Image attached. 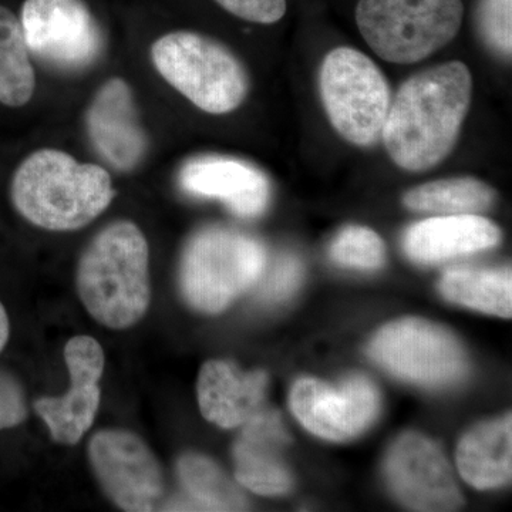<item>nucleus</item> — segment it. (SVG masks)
Instances as JSON below:
<instances>
[{"label": "nucleus", "mask_w": 512, "mask_h": 512, "mask_svg": "<svg viewBox=\"0 0 512 512\" xmlns=\"http://www.w3.org/2000/svg\"><path fill=\"white\" fill-rule=\"evenodd\" d=\"M473 79L461 62L414 74L390 103L382 140L390 158L407 171L436 167L453 151L470 110Z\"/></svg>", "instance_id": "f257e3e1"}, {"label": "nucleus", "mask_w": 512, "mask_h": 512, "mask_svg": "<svg viewBox=\"0 0 512 512\" xmlns=\"http://www.w3.org/2000/svg\"><path fill=\"white\" fill-rule=\"evenodd\" d=\"M116 191L104 168L55 148L30 154L15 171L10 198L25 220L47 231H76L109 208Z\"/></svg>", "instance_id": "f03ea898"}, {"label": "nucleus", "mask_w": 512, "mask_h": 512, "mask_svg": "<svg viewBox=\"0 0 512 512\" xmlns=\"http://www.w3.org/2000/svg\"><path fill=\"white\" fill-rule=\"evenodd\" d=\"M148 242L130 221L101 229L77 266V292L84 308L110 329H127L150 306Z\"/></svg>", "instance_id": "7ed1b4c3"}, {"label": "nucleus", "mask_w": 512, "mask_h": 512, "mask_svg": "<svg viewBox=\"0 0 512 512\" xmlns=\"http://www.w3.org/2000/svg\"><path fill=\"white\" fill-rule=\"evenodd\" d=\"M151 59L165 82L205 113H231L247 99V70L211 37L188 30L168 33L151 46Z\"/></svg>", "instance_id": "20e7f679"}, {"label": "nucleus", "mask_w": 512, "mask_h": 512, "mask_svg": "<svg viewBox=\"0 0 512 512\" xmlns=\"http://www.w3.org/2000/svg\"><path fill=\"white\" fill-rule=\"evenodd\" d=\"M461 0H359L357 28L380 59L413 64L447 46L463 23Z\"/></svg>", "instance_id": "39448f33"}, {"label": "nucleus", "mask_w": 512, "mask_h": 512, "mask_svg": "<svg viewBox=\"0 0 512 512\" xmlns=\"http://www.w3.org/2000/svg\"><path fill=\"white\" fill-rule=\"evenodd\" d=\"M265 266V248L256 239L227 228L202 229L181 259V292L197 311L222 312L261 279Z\"/></svg>", "instance_id": "423d86ee"}, {"label": "nucleus", "mask_w": 512, "mask_h": 512, "mask_svg": "<svg viewBox=\"0 0 512 512\" xmlns=\"http://www.w3.org/2000/svg\"><path fill=\"white\" fill-rule=\"evenodd\" d=\"M319 86L323 107L340 136L355 146L379 141L392 92L373 60L353 47L333 49L320 67Z\"/></svg>", "instance_id": "0eeeda50"}, {"label": "nucleus", "mask_w": 512, "mask_h": 512, "mask_svg": "<svg viewBox=\"0 0 512 512\" xmlns=\"http://www.w3.org/2000/svg\"><path fill=\"white\" fill-rule=\"evenodd\" d=\"M370 355L393 375L424 386H450L468 372L467 356L456 336L429 320L389 323L373 339Z\"/></svg>", "instance_id": "6e6552de"}, {"label": "nucleus", "mask_w": 512, "mask_h": 512, "mask_svg": "<svg viewBox=\"0 0 512 512\" xmlns=\"http://www.w3.org/2000/svg\"><path fill=\"white\" fill-rule=\"evenodd\" d=\"M20 23L29 52L53 66L84 69L103 52V32L83 0H25Z\"/></svg>", "instance_id": "1a4fd4ad"}, {"label": "nucleus", "mask_w": 512, "mask_h": 512, "mask_svg": "<svg viewBox=\"0 0 512 512\" xmlns=\"http://www.w3.org/2000/svg\"><path fill=\"white\" fill-rule=\"evenodd\" d=\"M94 476L121 510L154 511L164 495V474L153 451L130 431H99L90 440Z\"/></svg>", "instance_id": "9d476101"}, {"label": "nucleus", "mask_w": 512, "mask_h": 512, "mask_svg": "<svg viewBox=\"0 0 512 512\" xmlns=\"http://www.w3.org/2000/svg\"><path fill=\"white\" fill-rule=\"evenodd\" d=\"M289 402L306 429L330 441H345L362 433L380 407L375 384L363 376L349 377L339 389L316 379L298 380Z\"/></svg>", "instance_id": "9b49d317"}, {"label": "nucleus", "mask_w": 512, "mask_h": 512, "mask_svg": "<svg viewBox=\"0 0 512 512\" xmlns=\"http://www.w3.org/2000/svg\"><path fill=\"white\" fill-rule=\"evenodd\" d=\"M386 476L394 495L410 510L454 511L463 503L446 457L420 434H403L394 443L386 460Z\"/></svg>", "instance_id": "f8f14e48"}, {"label": "nucleus", "mask_w": 512, "mask_h": 512, "mask_svg": "<svg viewBox=\"0 0 512 512\" xmlns=\"http://www.w3.org/2000/svg\"><path fill=\"white\" fill-rule=\"evenodd\" d=\"M69 369V392L60 397H42L35 410L45 421L53 440L74 446L93 426L100 406L99 382L104 372L103 348L90 336H76L64 348Z\"/></svg>", "instance_id": "ddd939ff"}, {"label": "nucleus", "mask_w": 512, "mask_h": 512, "mask_svg": "<svg viewBox=\"0 0 512 512\" xmlns=\"http://www.w3.org/2000/svg\"><path fill=\"white\" fill-rule=\"evenodd\" d=\"M86 128L97 153L116 170H134L146 157L148 140L133 90L119 77L97 90L87 109Z\"/></svg>", "instance_id": "4468645a"}, {"label": "nucleus", "mask_w": 512, "mask_h": 512, "mask_svg": "<svg viewBox=\"0 0 512 512\" xmlns=\"http://www.w3.org/2000/svg\"><path fill=\"white\" fill-rule=\"evenodd\" d=\"M241 427L232 453L238 483L256 494L288 493L292 478L282 451L289 437L281 414L264 407Z\"/></svg>", "instance_id": "2eb2a0df"}, {"label": "nucleus", "mask_w": 512, "mask_h": 512, "mask_svg": "<svg viewBox=\"0 0 512 512\" xmlns=\"http://www.w3.org/2000/svg\"><path fill=\"white\" fill-rule=\"evenodd\" d=\"M180 183L192 195L224 202L241 218L261 215L271 195L266 175L237 158L210 156L188 161L181 170Z\"/></svg>", "instance_id": "dca6fc26"}, {"label": "nucleus", "mask_w": 512, "mask_h": 512, "mask_svg": "<svg viewBox=\"0 0 512 512\" xmlns=\"http://www.w3.org/2000/svg\"><path fill=\"white\" fill-rule=\"evenodd\" d=\"M268 376L261 370L242 372L227 360H210L197 382L202 416L222 429L244 426L264 409Z\"/></svg>", "instance_id": "f3484780"}, {"label": "nucleus", "mask_w": 512, "mask_h": 512, "mask_svg": "<svg viewBox=\"0 0 512 512\" xmlns=\"http://www.w3.org/2000/svg\"><path fill=\"white\" fill-rule=\"evenodd\" d=\"M500 241V229L487 218L476 214L441 215L407 229L403 247L412 261L436 264L494 248Z\"/></svg>", "instance_id": "a211bd4d"}, {"label": "nucleus", "mask_w": 512, "mask_h": 512, "mask_svg": "<svg viewBox=\"0 0 512 512\" xmlns=\"http://www.w3.org/2000/svg\"><path fill=\"white\" fill-rule=\"evenodd\" d=\"M456 457L461 477L478 490L507 484L512 476L511 414L468 431Z\"/></svg>", "instance_id": "6ab92c4d"}, {"label": "nucleus", "mask_w": 512, "mask_h": 512, "mask_svg": "<svg viewBox=\"0 0 512 512\" xmlns=\"http://www.w3.org/2000/svg\"><path fill=\"white\" fill-rule=\"evenodd\" d=\"M439 288L448 301L501 318L512 316L511 269H448Z\"/></svg>", "instance_id": "aec40b11"}, {"label": "nucleus", "mask_w": 512, "mask_h": 512, "mask_svg": "<svg viewBox=\"0 0 512 512\" xmlns=\"http://www.w3.org/2000/svg\"><path fill=\"white\" fill-rule=\"evenodd\" d=\"M35 90L36 74L22 23L0 6V103L18 109L32 100Z\"/></svg>", "instance_id": "412c9836"}, {"label": "nucleus", "mask_w": 512, "mask_h": 512, "mask_svg": "<svg viewBox=\"0 0 512 512\" xmlns=\"http://www.w3.org/2000/svg\"><path fill=\"white\" fill-rule=\"evenodd\" d=\"M494 200L493 188L471 177L431 181L412 188L403 197L410 210L441 215L477 214L488 210Z\"/></svg>", "instance_id": "4be33fe9"}, {"label": "nucleus", "mask_w": 512, "mask_h": 512, "mask_svg": "<svg viewBox=\"0 0 512 512\" xmlns=\"http://www.w3.org/2000/svg\"><path fill=\"white\" fill-rule=\"evenodd\" d=\"M177 471L184 490L194 500L197 510H247L245 495L210 458L185 454L178 460Z\"/></svg>", "instance_id": "5701e85b"}, {"label": "nucleus", "mask_w": 512, "mask_h": 512, "mask_svg": "<svg viewBox=\"0 0 512 512\" xmlns=\"http://www.w3.org/2000/svg\"><path fill=\"white\" fill-rule=\"evenodd\" d=\"M333 261L350 268L376 269L384 262L382 238L370 228L352 225L343 229L330 247Z\"/></svg>", "instance_id": "b1692460"}, {"label": "nucleus", "mask_w": 512, "mask_h": 512, "mask_svg": "<svg viewBox=\"0 0 512 512\" xmlns=\"http://www.w3.org/2000/svg\"><path fill=\"white\" fill-rule=\"evenodd\" d=\"M478 26L487 45L498 55L512 52V0H480Z\"/></svg>", "instance_id": "393cba45"}, {"label": "nucleus", "mask_w": 512, "mask_h": 512, "mask_svg": "<svg viewBox=\"0 0 512 512\" xmlns=\"http://www.w3.org/2000/svg\"><path fill=\"white\" fill-rule=\"evenodd\" d=\"M302 279V265L292 255L281 256L268 272L261 286V296L266 301H282L296 291Z\"/></svg>", "instance_id": "a878e982"}, {"label": "nucleus", "mask_w": 512, "mask_h": 512, "mask_svg": "<svg viewBox=\"0 0 512 512\" xmlns=\"http://www.w3.org/2000/svg\"><path fill=\"white\" fill-rule=\"evenodd\" d=\"M231 15L259 25H272L284 18L288 0H215Z\"/></svg>", "instance_id": "bb28decb"}, {"label": "nucleus", "mask_w": 512, "mask_h": 512, "mask_svg": "<svg viewBox=\"0 0 512 512\" xmlns=\"http://www.w3.org/2000/svg\"><path fill=\"white\" fill-rule=\"evenodd\" d=\"M28 419L25 392L18 380L0 370V430L12 429Z\"/></svg>", "instance_id": "cd10ccee"}, {"label": "nucleus", "mask_w": 512, "mask_h": 512, "mask_svg": "<svg viewBox=\"0 0 512 512\" xmlns=\"http://www.w3.org/2000/svg\"><path fill=\"white\" fill-rule=\"evenodd\" d=\"M10 335V323L9 316L6 313L5 306L0 302V352L5 349L6 343H8Z\"/></svg>", "instance_id": "c85d7f7f"}]
</instances>
